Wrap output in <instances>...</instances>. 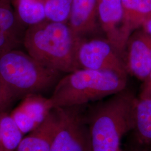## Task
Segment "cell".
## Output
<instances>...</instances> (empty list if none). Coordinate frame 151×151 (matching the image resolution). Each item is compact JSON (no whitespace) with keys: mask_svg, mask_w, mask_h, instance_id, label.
Masks as SVG:
<instances>
[{"mask_svg":"<svg viewBox=\"0 0 151 151\" xmlns=\"http://www.w3.org/2000/svg\"><path fill=\"white\" fill-rule=\"evenodd\" d=\"M82 41L67 22L45 19L27 27L23 44L27 53L44 66L69 73L81 68L77 54Z\"/></svg>","mask_w":151,"mask_h":151,"instance_id":"1","label":"cell"},{"mask_svg":"<svg viewBox=\"0 0 151 151\" xmlns=\"http://www.w3.org/2000/svg\"><path fill=\"white\" fill-rule=\"evenodd\" d=\"M137 99L126 88L87 109L91 151L122 150L123 137L134 129Z\"/></svg>","mask_w":151,"mask_h":151,"instance_id":"2","label":"cell"},{"mask_svg":"<svg viewBox=\"0 0 151 151\" xmlns=\"http://www.w3.org/2000/svg\"><path fill=\"white\" fill-rule=\"evenodd\" d=\"M127 77L110 71L80 68L60 78L49 98L52 107L85 105L127 88Z\"/></svg>","mask_w":151,"mask_h":151,"instance_id":"3","label":"cell"},{"mask_svg":"<svg viewBox=\"0 0 151 151\" xmlns=\"http://www.w3.org/2000/svg\"><path fill=\"white\" fill-rule=\"evenodd\" d=\"M60 73L17 49L0 53V81L14 100L55 87Z\"/></svg>","mask_w":151,"mask_h":151,"instance_id":"4","label":"cell"},{"mask_svg":"<svg viewBox=\"0 0 151 151\" xmlns=\"http://www.w3.org/2000/svg\"><path fill=\"white\" fill-rule=\"evenodd\" d=\"M86 105L55 108L58 124L51 151H91Z\"/></svg>","mask_w":151,"mask_h":151,"instance_id":"5","label":"cell"},{"mask_svg":"<svg viewBox=\"0 0 151 151\" xmlns=\"http://www.w3.org/2000/svg\"><path fill=\"white\" fill-rule=\"evenodd\" d=\"M77 58L81 68L105 70L127 77L128 72L123 57L108 40H83Z\"/></svg>","mask_w":151,"mask_h":151,"instance_id":"6","label":"cell"},{"mask_svg":"<svg viewBox=\"0 0 151 151\" xmlns=\"http://www.w3.org/2000/svg\"><path fill=\"white\" fill-rule=\"evenodd\" d=\"M124 62L128 73L145 81L151 72V36L143 30L130 37L126 45Z\"/></svg>","mask_w":151,"mask_h":151,"instance_id":"7","label":"cell"},{"mask_svg":"<svg viewBox=\"0 0 151 151\" xmlns=\"http://www.w3.org/2000/svg\"><path fill=\"white\" fill-rule=\"evenodd\" d=\"M53 109L49 98L41 94H30L10 114L23 134L37 128L47 117Z\"/></svg>","mask_w":151,"mask_h":151,"instance_id":"8","label":"cell"},{"mask_svg":"<svg viewBox=\"0 0 151 151\" xmlns=\"http://www.w3.org/2000/svg\"><path fill=\"white\" fill-rule=\"evenodd\" d=\"M97 16L107 40L123 58L125 48L122 39L123 9L122 0H99Z\"/></svg>","mask_w":151,"mask_h":151,"instance_id":"9","label":"cell"},{"mask_svg":"<svg viewBox=\"0 0 151 151\" xmlns=\"http://www.w3.org/2000/svg\"><path fill=\"white\" fill-rule=\"evenodd\" d=\"M25 27L14 11L11 0H0V53L23 44Z\"/></svg>","mask_w":151,"mask_h":151,"instance_id":"10","label":"cell"},{"mask_svg":"<svg viewBox=\"0 0 151 151\" xmlns=\"http://www.w3.org/2000/svg\"><path fill=\"white\" fill-rule=\"evenodd\" d=\"M58 124V115L53 108L37 128L23 138L15 151H51Z\"/></svg>","mask_w":151,"mask_h":151,"instance_id":"11","label":"cell"},{"mask_svg":"<svg viewBox=\"0 0 151 151\" xmlns=\"http://www.w3.org/2000/svg\"><path fill=\"white\" fill-rule=\"evenodd\" d=\"M99 0H72L68 24L81 37L94 32L97 27Z\"/></svg>","mask_w":151,"mask_h":151,"instance_id":"12","label":"cell"},{"mask_svg":"<svg viewBox=\"0 0 151 151\" xmlns=\"http://www.w3.org/2000/svg\"><path fill=\"white\" fill-rule=\"evenodd\" d=\"M123 9L122 39L125 47L130 35L151 16V0H122Z\"/></svg>","mask_w":151,"mask_h":151,"instance_id":"13","label":"cell"},{"mask_svg":"<svg viewBox=\"0 0 151 151\" xmlns=\"http://www.w3.org/2000/svg\"><path fill=\"white\" fill-rule=\"evenodd\" d=\"M133 130L140 143L151 146V97L137 98Z\"/></svg>","mask_w":151,"mask_h":151,"instance_id":"14","label":"cell"},{"mask_svg":"<svg viewBox=\"0 0 151 151\" xmlns=\"http://www.w3.org/2000/svg\"><path fill=\"white\" fill-rule=\"evenodd\" d=\"M23 134L7 112L0 113V151H15Z\"/></svg>","mask_w":151,"mask_h":151,"instance_id":"15","label":"cell"},{"mask_svg":"<svg viewBox=\"0 0 151 151\" xmlns=\"http://www.w3.org/2000/svg\"><path fill=\"white\" fill-rule=\"evenodd\" d=\"M15 12L20 21L27 27L46 19L43 0H14Z\"/></svg>","mask_w":151,"mask_h":151,"instance_id":"16","label":"cell"},{"mask_svg":"<svg viewBox=\"0 0 151 151\" xmlns=\"http://www.w3.org/2000/svg\"><path fill=\"white\" fill-rule=\"evenodd\" d=\"M72 0H44L46 19L56 22H68Z\"/></svg>","mask_w":151,"mask_h":151,"instance_id":"17","label":"cell"},{"mask_svg":"<svg viewBox=\"0 0 151 151\" xmlns=\"http://www.w3.org/2000/svg\"><path fill=\"white\" fill-rule=\"evenodd\" d=\"M14 100L0 81V113L7 112Z\"/></svg>","mask_w":151,"mask_h":151,"instance_id":"18","label":"cell"},{"mask_svg":"<svg viewBox=\"0 0 151 151\" xmlns=\"http://www.w3.org/2000/svg\"><path fill=\"white\" fill-rule=\"evenodd\" d=\"M139 97H151V72L144 81Z\"/></svg>","mask_w":151,"mask_h":151,"instance_id":"19","label":"cell"},{"mask_svg":"<svg viewBox=\"0 0 151 151\" xmlns=\"http://www.w3.org/2000/svg\"><path fill=\"white\" fill-rule=\"evenodd\" d=\"M141 27L144 32L151 36V16L143 22Z\"/></svg>","mask_w":151,"mask_h":151,"instance_id":"20","label":"cell"},{"mask_svg":"<svg viewBox=\"0 0 151 151\" xmlns=\"http://www.w3.org/2000/svg\"><path fill=\"white\" fill-rule=\"evenodd\" d=\"M122 151V150H121V151Z\"/></svg>","mask_w":151,"mask_h":151,"instance_id":"21","label":"cell"},{"mask_svg":"<svg viewBox=\"0 0 151 151\" xmlns=\"http://www.w3.org/2000/svg\"></svg>","mask_w":151,"mask_h":151,"instance_id":"22","label":"cell"},{"mask_svg":"<svg viewBox=\"0 0 151 151\" xmlns=\"http://www.w3.org/2000/svg\"><path fill=\"white\" fill-rule=\"evenodd\" d=\"M43 1H44V0H43Z\"/></svg>","mask_w":151,"mask_h":151,"instance_id":"23","label":"cell"}]
</instances>
